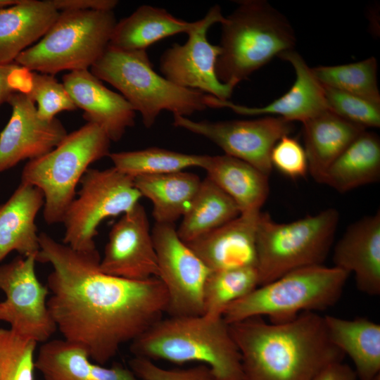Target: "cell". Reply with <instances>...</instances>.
I'll return each instance as SVG.
<instances>
[{"instance_id":"1","label":"cell","mask_w":380,"mask_h":380,"mask_svg":"<svg viewBox=\"0 0 380 380\" xmlns=\"http://www.w3.org/2000/svg\"><path fill=\"white\" fill-rule=\"evenodd\" d=\"M37 262L52 271L47 306L63 339L82 347L104 365L166 312L167 290L158 277L141 281L109 275L99 268L97 249L77 251L39 234Z\"/></svg>"},{"instance_id":"2","label":"cell","mask_w":380,"mask_h":380,"mask_svg":"<svg viewBox=\"0 0 380 380\" xmlns=\"http://www.w3.org/2000/svg\"><path fill=\"white\" fill-rule=\"evenodd\" d=\"M229 326L241 355L243 380H313L345 356L317 312L281 322L254 317Z\"/></svg>"},{"instance_id":"3","label":"cell","mask_w":380,"mask_h":380,"mask_svg":"<svg viewBox=\"0 0 380 380\" xmlns=\"http://www.w3.org/2000/svg\"><path fill=\"white\" fill-rule=\"evenodd\" d=\"M129 350L152 361L201 362L217 380H243L241 355L222 317H162L132 341Z\"/></svg>"},{"instance_id":"4","label":"cell","mask_w":380,"mask_h":380,"mask_svg":"<svg viewBox=\"0 0 380 380\" xmlns=\"http://www.w3.org/2000/svg\"><path fill=\"white\" fill-rule=\"evenodd\" d=\"M222 25L218 80L235 87L273 58L293 50L296 39L287 18L265 0H241Z\"/></svg>"},{"instance_id":"5","label":"cell","mask_w":380,"mask_h":380,"mask_svg":"<svg viewBox=\"0 0 380 380\" xmlns=\"http://www.w3.org/2000/svg\"><path fill=\"white\" fill-rule=\"evenodd\" d=\"M91 72L118 91L151 127L160 113L186 117L208 108L207 94L179 87L153 68L146 51H124L108 46Z\"/></svg>"},{"instance_id":"6","label":"cell","mask_w":380,"mask_h":380,"mask_svg":"<svg viewBox=\"0 0 380 380\" xmlns=\"http://www.w3.org/2000/svg\"><path fill=\"white\" fill-rule=\"evenodd\" d=\"M348 276L334 266L296 269L258 286L229 305L222 317L229 324L263 316L272 322H281L303 312L324 310L338 300Z\"/></svg>"},{"instance_id":"7","label":"cell","mask_w":380,"mask_h":380,"mask_svg":"<svg viewBox=\"0 0 380 380\" xmlns=\"http://www.w3.org/2000/svg\"><path fill=\"white\" fill-rule=\"evenodd\" d=\"M110 141L99 126L87 122L68 133L46 155L27 162L20 182L42 192L43 216L46 224L61 223L76 196L77 186L90 165L110 153Z\"/></svg>"},{"instance_id":"8","label":"cell","mask_w":380,"mask_h":380,"mask_svg":"<svg viewBox=\"0 0 380 380\" xmlns=\"http://www.w3.org/2000/svg\"><path fill=\"white\" fill-rule=\"evenodd\" d=\"M116 23L113 11L59 12L46 34L14 62L30 72L52 75L88 70L108 47Z\"/></svg>"},{"instance_id":"9","label":"cell","mask_w":380,"mask_h":380,"mask_svg":"<svg viewBox=\"0 0 380 380\" xmlns=\"http://www.w3.org/2000/svg\"><path fill=\"white\" fill-rule=\"evenodd\" d=\"M338 220L339 213L334 208L286 223L277 222L268 213L260 212L256 233L260 285L296 269L322 265Z\"/></svg>"},{"instance_id":"10","label":"cell","mask_w":380,"mask_h":380,"mask_svg":"<svg viewBox=\"0 0 380 380\" xmlns=\"http://www.w3.org/2000/svg\"><path fill=\"white\" fill-rule=\"evenodd\" d=\"M77 195L67 208L61 223L63 242L82 252L96 249L94 241L98 227L106 219L123 215L139 203L141 195L134 178L113 167L89 168L80 182Z\"/></svg>"},{"instance_id":"11","label":"cell","mask_w":380,"mask_h":380,"mask_svg":"<svg viewBox=\"0 0 380 380\" xmlns=\"http://www.w3.org/2000/svg\"><path fill=\"white\" fill-rule=\"evenodd\" d=\"M158 278L167 290L171 317L203 314V290L209 268L178 236L175 224L155 223L151 230Z\"/></svg>"},{"instance_id":"12","label":"cell","mask_w":380,"mask_h":380,"mask_svg":"<svg viewBox=\"0 0 380 380\" xmlns=\"http://www.w3.org/2000/svg\"><path fill=\"white\" fill-rule=\"evenodd\" d=\"M173 125L202 136L223 150L224 154L243 160L270 176L271 151L293 128L292 122L277 116L255 120L194 121L173 115Z\"/></svg>"},{"instance_id":"13","label":"cell","mask_w":380,"mask_h":380,"mask_svg":"<svg viewBox=\"0 0 380 380\" xmlns=\"http://www.w3.org/2000/svg\"><path fill=\"white\" fill-rule=\"evenodd\" d=\"M224 18L216 4L189 31L184 44L175 43L167 49L160 58V70L172 83L189 89L201 91L220 100H229L234 87L222 83L215 71L220 53L219 46L208 39L209 28Z\"/></svg>"},{"instance_id":"14","label":"cell","mask_w":380,"mask_h":380,"mask_svg":"<svg viewBox=\"0 0 380 380\" xmlns=\"http://www.w3.org/2000/svg\"><path fill=\"white\" fill-rule=\"evenodd\" d=\"M36 262V256L20 255L0 265V290L6 295L2 302L4 322L10 324V329L44 343L57 327L47 306L49 291L37 278Z\"/></svg>"},{"instance_id":"15","label":"cell","mask_w":380,"mask_h":380,"mask_svg":"<svg viewBox=\"0 0 380 380\" xmlns=\"http://www.w3.org/2000/svg\"><path fill=\"white\" fill-rule=\"evenodd\" d=\"M99 268L105 274L129 280L158 278L147 213L139 203L111 227Z\"/></svg>"},{"instance_id":"16","label":"cell","mask_w":380,"mask_h":380,"mask_svg":"<svg viewBox=\"0 0 380 380\" xmlns=\"http://www.w3.org/2000/svg\"><path fill=\"white\" fill-rule=\"evenodd\" d=\"M11 118L0 133V172L19 163L39 158L56 147L68 134L55 118L41 119L35 103L23 92L15 91L6 101Z\"/></svg>"},{"instance_id":"17","label":"cell","mask_w":380,"mask_h":380,"mask_svg":"<svg viewBox=\"0 0 380 380\" xmlns=\"http://www.w3.org/2000/svg\"><path fill=\"white\" fill-rule=\"evenodd\" d=\"M279 58L288 61L296 72V80L282 96L262 107H248L235 104L229 100H220L208 94V108H227L246 115H265L284 118L290 122L304 121L329 110L324 87L314 75L303 58L296 51L280 54Z\"/></svg>"},{"instance_id":"18","label":"cell","mask_w":380,"mask_h":380,"mask_svg":"<svg viewBox=\"0 0 380 380\" xmlns=\"http://www.w3.org/2000/svg\"><path fill=\"white\" fill-rule=\"evenodd\" d=\"M63 84L87 122L99 126L111 141H120L135 123L136 111L121 95L106 88L89 70L69 72Z\"/></svg>"},{"instance_id":"19","label":"cell","mask_w":380,"mask_h":380,"mask_svg":"<svg viewBox=\"0 0 380 380\" xmlns=\"http://www.w3.org/2000/svg\"><path fill=\"white\" fill-rule=\"evenodd\" d=\"M334 267L353 274L357 288L380 293V212L353 223L334 246Z\"/></svg>"},{"instance_id":"20","label":"cell","mask_w":380,"mask_h":380,"mask_svg":"<svg viewBox=\"0 0 380 380\" xmlns=\"http://www.w3.org/2000/svg\"><path fill=\"white\" fill-rule=\"evenodd\" d=\"M260 213L240 214L186 243L210 271L256 267V233Z\"/></svg>"},{"instance_id":"21","label":"cell","mask_w":380,"mask_h":380,"mask_svg":"<svg viewBox=\"0 0 380 380\" xmlns=\"http://www.w3.org/2000/svg\"><path fill=\"white\" fill-rule=\"evenodd\" d=\"M35 367L44 380H143L120 363L105 367L92 362L82 347L65 339L42 343Z\"/></svg>"},{"instance_id":"22","label":"cell","mask_w":380,"mask_h":380,"mask_svg":"<svg viewBox=\"0 0 380 380\" xmlns=\"http://www.w3.org/2000/svg\"><path fill=\"white\" fill-rule=\"evenodd\" d=\"M44 204L38 188L21 182L0 204V262L13 251L24 257L37 256L40 246L36 218Z\"/></svg>"},{"instance_id":"23","label":"cell","mask_w":380,"mask_h":380,"mask_svg":"<svg viewBox=\"0 0 380 380\" xmlns=\"http://www.w3.org/2000/svg\"><path fill=\"white\" fill-rule=\"evenodd\" d=\"M58 14L50 0H20L0 8V64L14 63L46 34Z\"/></svg>"},{"instance_id":"24","label":"cell","mask_w":380,"mask_h":380,"mask_svg":"<svg viewBox=\"0 0 380 380\" xmlns=\"http://www.w3.org/2000/svg\"><path fill=\"white\" fill-rule=\"evenodd\" d=\"M302 124L308 172L319 184H323L331 164L365 130L329 110Z\"/></svg>"},{"instance_id":"25","label":"cell","mask_w":380,"mask_h":380,"mask_svg":"<svg viewBox=\"0 0 380 380\" xmlns=\"http://www.w3.org/2000/svg\"><path fill=\"white\" fill-rule=\"evenodd\" d=\"M202 168L207 177L236 204L240 214L260 212L269 192V177L231 156L207 155Z\"/></svg>"},{"instance_id":"26","label":"cell","mask_w":380,"mask_h":380,"mask_svg":"<svg viewBox=\"0 0 380 380\" xmlns=\"http://www.w3.org/2000/svg\"><path fill=\"white\" fill-rule=\"evenodd\" d=\"M326 328L332 343L355 367L360 380H379L380 324L369 319H346L324 316Z\"/></svg>"},{"instance_id":"27","label":"cell","mask_w":380,"mask_h":380,"mask_svg":"<svg viewBox=\"0 0 380 380\" xmlns=\"http://www.w3.org/2000/svg\"><path fill=\"white\" fill-rule=\"evenodd\" d=\"M198 20L187 22L164 8L142 5L130 15L117 22L108 46L124 51H139L179 33H188Z\"/></svg>"},{"instance_id":"28","label":"cell","mask_w":380,"mask_h":380,"mask_svg":"<svg viewBox=\"0 0 380 380\" xmlns=\"http://www.w3.org/2000/svg\"><path fill=\"white\" fill-rule=\"evenodd\" d=\"M201 182L197 175L185 171L134 178V186L141 196L153 204L155 223L168 224H175L184 216Z\"/></svg>"},{"instance_id":"29","label":"cell","mask_w":380,"mask_h":380,"mask_svg":"<svg viewBox=\"0 0 380 380\" xmlns=\"http://www.w3.org/2000/svg\"><path fill=\"white\" fill-rule=\"evenodd\" d=\"M379 177L380 139L376 134L364 130L331 164L323 184L345 193Z\"/></svg>"},{"instance_id":"30","label":"cell","mask_w":380,"mask_h":380,"mask_svg":"<svg viewBox=\"0 0 380 380\" xmlns=\"http://www.w3.org/2000/svg\"><path fill=\"white\" fill-rule=\"evenodd\" d=\"M239 215L235 202L206 176L201 180L177 232L184 242L189 243Z\"/></svg>"},{"instance_id":"31","label":"cell","mask_w":380,"mask_h":380,"mask_svg":"<svg viewBox=\"0 0 380 380\" xmlns=\"http://www.w3.org/2000/svg\"><path fill=\"white\" fill-rule=\"evenodd\" d=\"M113 167L131 177L156 175L198 167L202 168L207 155L187 154L168 149L150 147L109 154Z\"/></svg>"},{"instance_id":"32","label":"cell","mask_w":380,"mask_h":380,"mask_svg":"<svg viewBox=\"0 0 380 380\" xmlns=\"http://www.w3.org/2000/svg\"><path fill=\"white\" fill-rule=\"evenodd\" d=\"M259 285L258 273L254 266L211 271L204 286L203 315L222 317L229 305Z\"/></svg>"},{"instance_id":"33","label":"cell","mask_w":380,"mask_h":380,"mask_svg":"<svg viewBox=\"0 0 380 380\" xmlns=\"http://www.w3.org/2000/svg\"><path fill=\"white\" fill-rule=\"evenodd\" d=\"M377 69L376 59L369 57L352 63L320 65L312 68V71L324 87L349 93L380 104Z\"/></svg>"},{"instance_id":"34","label":"cell","mask_w":380,"mask_h":380,"mask_svg":"<svg viewBox=\"0 0 380 380\" xmlns=\"http://www.w3.org/2000/svg\"><path fill=\"white\" fill-rule=\"evenodd\" d=\"M37 343L0 328V380H34Z\"/></svg>"},{"instance_id":"35","label":"cell","mask_w":380,"mask_h":380,"mask_svg":"<svg viewBox=\"0 0 380 380\" xmlns=\"http://www.w3.org/2000/svg\"><path fill=\"white\" fill-rule=\"evenodd\" d=\"M26 94L37 104V115L44 120H51L58 113L77 108L63 83L52 75L31 72L30 88Z\"/></svg>"},{"instance_id":"36","label":"cell","mask_w":380,"mask_h":380,"mask_svg":"<svg viewBox=\"0 0 380 380\" xmlns=\"http://www.w3.org/2000/svg\"><path fill=\"white\" fill-rule=\"evenodd\" d=\"M324 89L330 111L365 129L380 127V104L332 88Z\"/></svg>"},{"instance_id":"37","label":"cell","mask_w":380,"mask_h":380,"mask_svg":"<svg viewBox=\"0 0 380 380\" xmlns=\"http://www.w3.org/2000/svg\"><path fill=\"white\" fill-rule=\"evenodd\" d=\"M272 167L291 179L305 177L308 172L304 147L289 135L281 137L274 146L270 155Z\"/></svg>"},{"instance_id":"38","label":"cell","mask_w":380,"mask_h":380,"mask_svg":"<svg viewBox=\"0 0 380 380\" xmlns=\"http://www.w3.org/2000/svg\"><path fill=\"white\" fill-rule=\"evenodd\" d=\"M129 364L133 372L143 380H217L210 367L203 364L188 369H167L139 357L132 358Z\"/></svg>"},{"instance_id":"39","label":"cell","mask_w":380,"mask_h":380,"mask_svg":"<svg viewBox=\"0 0 380 380\" xmlns=\"http://www.w3.org/2000/svg\"><path fill=\"white\" fill-rule=\"evenodd\" d=\"M58 11H113L118 4L116 0H50Z\"/></svg>"},{"instance_id":"40","label":"cell","mask_w":380,"mask_h":380,"mask_svg":"<svg viewBox=\"0 0 380 380\" xmlns=\"http://www.w3.org/2000/svg\"><path fill=\"white\" fill-rule=\"evenodd\" d=\"M20 67L15 62L0 64V105L6 102L9 96L17 91L14 84V77Z\"/></svg>"},{"instance_id":"41","label":"cell","mask_w":380,"mask_h":380,"mask_svg":"<svg viewBox=\"0 0 380 380\" xmlns=\"http://www.w3.org/2000/svg\"><path fill=\"white\" fill-rule=\"evenodd\" d=\"M355 370L342 362L332 363L323 369L313 380H357Z\"/></svg>"},{"instance_id":"42","label":"cell","mask_w":380,"mask_h":380,"mask_svg":"<svg viewBox=\"0 0 380 380\" xmlns=\"http://www.w3.org/2000/svg\"><path fill=\"white\" fill-rule=\"evenodd\" d=\"M20 0H0V8L15 5Z\"/></svg>"},{"instance_id":"43","label":"cell","mask_w":380,"mask_h":380,"mask_svg":"<svg viewBox=\"0 0 380 380\" xmlns=\"http://www.w3.org/2000/svg\"><path fill=\"white\" fill-rule=\"evenodd\" d=\"M5 310L2 302H0V321H4Z\"/></svg>"}]
</instances>
